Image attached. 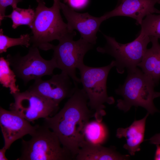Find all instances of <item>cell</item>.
<instances>
[{
	"label": "cell",
	"instance_id": "obj_1",
	"mask_svg": "<svg viewBox=\"0 0 160 160\" xmlns=\"http://www.w3.org/2000/svg\"><path fill=\"white\" fill-rule=\"evenodd\" d=\"M88 102L84 90L77 86L73 94L60 111L44 119V125L55 133L62 146L74 159L84 141L85 127L92 116Z\"/></svg>",
	"mask_w": 160,
	"mask_h": 160
},
{
	"label": "cell",
	"instance_id": "obj_2",
	"mask_svg": "<svg viewBox=\"0 0 160 160\" xmlns=\"http://www.w3.org/2000/svg\"><path fill=\"white\" fill-rule=\"evenodd\" d=\"M33 21L30 28L33 34L31 36L32 46L44 51L54 48L50 42L59 40L67 34L72 33L69 30L67 23L61 16L60 5L53 4L50 7L46 6L44 0H36Z\"/></svg>",
	"mask_w": 160,
	"mask_h": 160
},
{
	"label": "cell",
	"instance_id": "obj_3",
	"mask_svg": "<svg viewBox=\"0 0 160 160\" xmlns=\"http://www.w3.org/2000/svg\"><path fill=\"white\" fill-rule=\"evenodd\" d=\"M127 72L124 84L115 90L123 98L117 100L118 108L125 112L132 106L143 107L149 114L158 112L153 102L156 85L153 79L138 67Z\"/></svg>",
	"mask_w": 160,
	"mask_h": 160
},
{
	"label": "cell",
	"instance_id": "obj_4",
	"mask_svg": "<svg viewBox=\"0 0 160 160\" xmlns=\"http://www.w3.org/2000/svg\"><path fill=\"white\" fill-rule=\"evenodd\" d=\"M44 125H37L28 141L23 140L21 155L17 160H71V153L62 145L52 130Z\"/></svg>",
	"mask_w": 160,
	"mask_h": 160
},
{
	"label": "cell",
	"instance_id": "obj_5",
	"mask_svg": "<svg viewBox=\"0 0 160 160\" xmlns=\"http://www.w3.org/2000/svg\"><path fill=\"white\" fill-rule=\"evenodd\" d=\"M115 66L113 60L104 66L91 67L84 63L78 68L80 75V82L88 98V105L101 118L105 114L104 103L111 104L114 102L113 98L108 95L107 81L110 71Z\"/></svg>",
	"mask_w": 160,
	"mask_h": 160
},
{
	"label": "cell",
	"instance_id": "obj_6",
	"mask_svg": "<svg viewBox=\"0 0 160 160\" xmlns=\"http://www.w3.org/2000/svg\"><path fill=\"white\" fill-rule=\"evenodd\" d=\"M106 40L104 47H98L99 52L107 54L115 59V67L117 72L123 73L126 69L127 71L134 70L141 61L151 42L149 37L140 33L134 41L123 44L118 42L113 37L103 35Z\"/></svg>",
	"mask_w": 160,
	"mask_h": 160
},
{
	"label": "cell",
	"instance_id": "obj_7",
	"mask_svg": "<svg viewBox=\"0 0 160 160\" xmlns=\"http://www.w3.org/2000/svg\"><path fill=\"white\" fill-rule=\"evenodd\" d=\"M76 34L74 31L60 39L58 44L53 49L52 57L57 68L67 73L73 81L74 85L77 86L81 82L80 78L76 76V69L84 64L85 55L93 48V45L81 38L74 41L73 38Z\"/></svg>",
	"mask_w": 160,
	"mask_h": 160
},
{
	"label": "cell",
	"instance_id": "obj_8",
	"mask_svg": "<svg viewBox=\"0 0 160 160\" xmlns=\"http://www.w3.org/2000/svg\"><path fill=\"white\" fill-rule=\"evenodd\" d=\"M17 77L22 79L25 85L30 81L41 79L44 76L52 75L57 68L55 59H44L41 56L39 48L32 46L27 54L21 56L17 53L8 54L6 59Z\"/></svg>",
	"mask_w": 160,
	"mask_h": 160
},
{
	"label": "cell",
	"instance_id": "obj_9",
	"mask_svg": "<svg viewBox=\"0 0 160 160\" xmlns=\"http://www.w3.org/2000/svg\"><path fill=\"white\" fill-rule=\"evenodd\" d=\"M12 95L14 102L10 104V110L29 122L52 117L59 108V104L28 90Z\"/></svg>",
	"mask_w": 160,
	"mask_h": 160
},
{
	"label": "cell",
	"instance_id": "obj_10",
	"mask_svg": "<svg viewBox=\"0 0 160 160\" xmlns=\"http://www.w3.org/2000/svg\"><path fill=\"white\" fill-rule=\"evenodd\" d=\"M70 77L66 73L53 75L51 79L35 80L28 90L51 100L59 105L64 99L73 94L77 86H73Z\"/></svg>",
	"mask_w": 160,
	"mask_h": 160
},
{
	"label": "cell",
	"instance_id": "obj_11",
	"mask_svg": "<svg viewBox=\"0 0 160 160\" xmlns=\"http://www.w3.org/2000/svg\"><path fill=\"white\" fill-rule=\"evenodd\" d=\"M60 5L67 21L69 30L73 31L74 30H76L80 33L81 38L93 45L95 44L97 39V33L102 23L107 19L105 16L103 15L97 17L87 12L78 13L60 1Z\"/></svg>",
	"mask_w": 160,
	"mask_h": 160
},
{
	"label": "cell",
	"instance_id": "obj_12",
	"mask_svg": "<svg viewBox=\"0 0 160 160\" xmlns=\"http://www.w3.org/2000/svg\"><path fill=\"white\" fill-rule=\"evenodd\" d=\"M30 122L15 112L0 107V125L4 142V147L7 150L15 141L34 133L37 125L32 126Z\"/></svg>",
	"mask_w": 160,
	"mask_h": 160
},
{
	"label": "cell",
	"instance_id": "obj_13",
	"mask_svg": "<svg viewBox=\"0 0 160 160\" xmlns=\"http://www.w3.org/2000/svg\"><path fill=\"white\" fill-rule=\"evenodd\" d=\"M160 4V0H124L113 10L104 15L107 19L117 16L131 17L136 20L137 25H141L144 17L155 13L154 6Z\"/></svg>",
	"mask_w": 160,
	"mask_h": 160
},
{
	"label": "cell",
	"instance_id": "obj_14",
	"mask_svg": "<svg viewBox=\"0 0 160 160\" xmlns=\"http://www.w3.org/2000/svg\"><path fill=\"white\" fill-rule=\"evenodd\" d=\"M149 114L147 113L143 119L135 120L128 127L117 130L116 136L119 138H126V143L123 148L131 156L140 150V145L144 140L146 121Z\"/></svg>",
	"mask_w": 160,
	"mask_h": 160
},
{
	"label": "cell",
	"instance_id": "obj_15",
	"mask_svg": "<svg viewBox=\"0 0 160 160\" xmlns=\"http://www.w3.org/2000/svg\"><path fill=\"white\" fill-rule=\"evenodd\" d=\"M128 155H122L115 150L84 141L76 156V160H120L128 159Z\"/></svg>",
	"mask_w": 160,
	"mask_h": 160
},
{
	"label": "cell",
	"instance_id": "obj_16",
	"mask_svg": "<svg viewBox=\"0 0 160 160\" xmlns=\"http://www.w3.org/2000/svg\"><path fill=\"white\" fill-rule=\"evenodd\" d=\"M149 37L152 47L147 49L137 67L150 77L156 86L159 84L160 79V44L158 38Z\"/></svg>",
	"mask_w": 160,
	"mask_h": 160
},
{
	"label": "cell",
	"instance_id": "obj_17",
	"mask_svg": "<svg viewBox=\"0 0 160 160\" xmlns=\"http://www.w3.org/2000/svg\"><path fill=\"white\" fill-rule=\"evenodd\" d=\"M108 135L107 128L101 120L89 121L84 130V141L102 145L106 140Z\"/></svg>",
	"mask_w": 160,
	"mask_h": 160
},
{
	"label": "cell",
	"instance_id": "obj_18",
	"mask_svg": "<svg viewBox=\"0 0 160 160\" xmlns=\"http://www.w3.org/2000/svg\"><path fill=\"white\" fill-rule=\"evenodd\" d=\"M9 62L4 57L0 58V83L4 87L9 88L10 93L12 95L20 92L16 84V75L10 67Z\"/></svg>",
	"mask_w": 160,
	"mask_h": 160
},
{
	"label": "cell",
	"instance_id": "obj_19",
	"mask_svg": "<svg viewBox=\"0 0 160 160\" xmlns=\"http://www.w3.org/2000/svg\"><path fill=\"white\" fill-rule=\"evenodd\" d=\"M35 15V11L30 8L25 9L17 7L13 9L10 14L6 15L5 18L11 19L12 22V27L14 29L23 25H28L30 28L33 21Z\"/></svg>",
	"mask_w": 160,
	"mask_h": 160
},
{
	"label": "cell",
	"instance_id": "obj_20",
	"mask_svg": "<svg viewBox=\"0 0 160 160\" xmlns=\"http://www.w3.org/2000/svg\"><path fill=\"white\" fill-rule=\"evenodd\" d=\"M140 25L141 34L160 38V14L157 15L151 14L147 15Z\"/></svg>",
	"mask_w": 160,
	"mask_h": 160
},
{
	"label": "cell",
	"instance_id": "obj_21",
	"mask_svg": "<svg viewBox=\"0 0 160 160\" xmlns=\"http://www.w3.org/2000/svg\"><path fill=\"white\" fill-rule=\"evenodd\" d=\"M31 36L27 33L21 35L18 38H12L4 35L3 29L0 30V53L7 51L8 48L15 46H24L29 47L31 44Z\"/></svg>",
	"mask_w": 160,
	"mask_h": 160
},
{
	"label": "cell",
	"instance_id": "obj_22",
	"mask_svg": "<svg viewBox=\"0 0 160 160\" xmlns=\"http://www.w3.org/2000/svg\"><path fill=\"white\" fill-rule=\"evenodd\" d=\"M23 0H0V24L5 18V12L7 7L9 6H11L14 9L17 7V4Z\"/></svg>",
	"mask_w": 160,
	"mask_h": 160
},
{
	"label": "cell",
	"instance_id": "obj_23",
	"mask_svg": "<svg viewBox=\"0 0 160 160\" xmlns=\"http://www.w3.org/2000/svg\"><path fill=\"white\" fill-rule=\"evenodd\" d=\"M64 3L73 9H81L85 7L87 5L89 0H63Z\"/></svg>",
	"mask_w": 160,
	"mask_h": 160
},
{
	"label": "cell",
	"instance_id": "obj_24",
	"mask_svg": "<svg viewBox=\"0 0 160 160\" xmlns=\"http://www.w3.org/2000/svg\"><path fill=\"white\" fill-rule=\"evenodd\" d=\"M148 140L152 144L155 145H160V133H158L154 135Z\"/></svg>",
	"mask_w": 160,
	"mask_h": 160
},
{
	"label": "cell",
	"instance_id": "obj_25",
	"mask_svg": "<svg viewBox=\"0 0 160 160\" xmlns=\"http://www.w3.org/2000/svg\"><path fill=\"white\" fill-rule=\"evenodd\" d=\"M156 150L155 153L154 159L160 160V145H156Z\"/></svg>",
	"mask_w": 160,
	"mask_h": 160
},
{
	"label": "cell",
	"instance_id": "obj_26",
	"mask_svg": "<svg viewBox=\"0 0 160 160\" xmlns=\"http://www.w3.org/2000/svg\"><path fill=\"white\" fill-rule=\"evenodd\" d=\"M7 150L3 147L0 149V160H8L6 157L5 154Z\"/></svg>",
	"mask_w": 160,
	"mask_h": 160
},
{
	"label": "cell",
	"instance_id": "obj_27",
	"mask_svg": "<svg viewBox=\"0 0 160 160\" xmlns=\"http://www.w3.org/2000/svg\"><path fill=\"white\" fill-rule=\"evenodd\" d=\"M159 97H160V92H155L154 94V99Z\"/></svg>",
	"mask_w": 160,
	"mask_h": 160
},
{
	"label": "cell",
	"instance_id": "obj_28",
	"mask_svg": "<svg viewBox=\"0 0 160 160\" xmlns=\"http://www.w3.org/2000/svg\"><path fill=\"white\" fill-rule=\"evenodd\" d=\"M53 4L57 5H59L60 2V0H53Z\"/></svg>",
	"mask_w": 160,
	"mask_h": 160
},
{
	"label": "cell",
	"instance_id": "obj_29",
	"mask_svg": "<svg viewBox=\"0 0 160 160\" xmlns=\"http://www.w3.org/2000/svg\"><path fill=\"white\" fill-rule=\"evenodd\" d=\"M155 13L160 14V10H159L156 9L155 11Z\"/></svg>",
	"mask_w": 160,
	"mask_h": 160
},
{
	"label": "cell",
	"instance_id": "obj_30",
	"mask_svg": "<svg viewBox=\"0 0 160 160\" xmlns=\"http://www.w3.org/2000/svg\"><path fill=\"white\" fill-rule=\"evenodd\" d=\"M123 0H119V2L121 3L122 1Z\"/></svg>",
	"mask_w": 160,
	"mask_h": 160
}]
</instances>
